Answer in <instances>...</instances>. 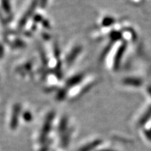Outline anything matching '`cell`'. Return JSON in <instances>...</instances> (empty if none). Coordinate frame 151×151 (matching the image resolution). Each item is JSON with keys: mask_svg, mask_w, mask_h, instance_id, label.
<instances>
[{"mask_svg": "<svg viewBox=\"0 0 151 151\" xmlns=\"http://www.w3.org/2000/svg\"><path fill=\"white\" fill-rule=\"evenodd\" d=\"M54 118V113H49L48 116L46 117V121L44 122V124H43L42 131H41V141H43L45 139V138L46 137V136L48 135V133L50 131V127H51L52 125V120H53Z\"/></svg>", "mask_w": 151, "mask_h": 151, "instance_id": "1", "label": "cell"}, {"mask_svg": "<svg viewBox=\"0 0 151 151\" xmlns=\"http://www.w3.org/2000/svg\"><path fill=\"white\" fill-rule=\"evenodd\" d=\"M20 112V106L19 104H16L14 106V109H13L12 116H11V127L13 129H15L18 125L19 115Z\"/></svg>", "mask_w": 151, "mask_h": 151, "instance_id": "3", "label": "cell"}, {"mask_svg": "<svg viewBox=\"0 0 151 151\" xmlns=\"http://www.w3.org/2000/svg\"><path fill=\"white\" fill-rule=\"evenodd\" d=\"M23 116H24V119L26 120V121H29V120H31L32 115L29 112L24 113Z\"/></svg>", "mask_w": 151, "mask_h": 151, "instance_id": "5", "label": "cell"}, {"mask_svg": "<svg viewBox=\"0 0 151 151\" xmlns=\"http://www.w3.org/2000/svg\"><path fill=\"white\" fill-rule=\"evenodd\" d=\"M46 1L47 0H41V5H42V6H44V5L46 4Z\"/></svg>", "mask_w": 151, "mask_h": 151, "instance_id": "6", "label": "cell"}, {"mask_svg": "<svg viewBox=\"0 0 151 151\" xmlns=\"http://www.w3.org/2000/svg\"><path fill=\"white\" fill-rule=\"evenodd\" d=\"M37 0H35V1L32 3V4L29 6V8L28 10L27 11V12L25 13V14H24L23 17H22L21 20H20V22H19V28H22L23 27L24 25H25L26 22H27V20H29V18H30V16H32V14H33L34 11L35 10V8L36 6H37Z\"/></svg>", "mask_w": 151, "mask_h": 151, "instance_id": "2", "label": "cell"}, {"mask_svg": "<svg viewBox=\"0 0 151 151\" xmlns=\"http://www.w3.org/2000/svg\"><path fill=\"white\" fill-rule=\"evenodd\" d=\"M2 4H3V7L4 9V10L6 11V12H9L11 8H10V6H9V2L8 0H3Z\"/></svg>", "mask_w": 151, "mask_h": 151, "instance_id": "4", "label": "cell"}]
</instances>
